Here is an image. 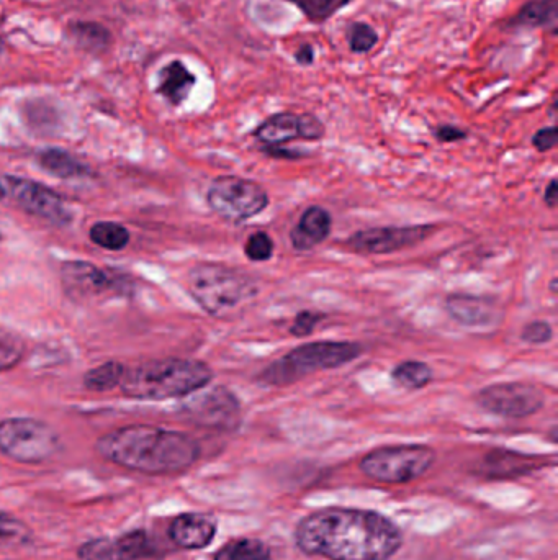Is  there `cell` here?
<instances>
[{
  "label": "cell",
  "mask_w": 558,
  "mask_h": 560,
  "mask_svg": "<svg viewBox=\"0 0 558 560\" xmlns=\"http://www.w3.org/2000/svg\"><path fill=\"white\" fill-rule=\"evenodd\" d=\"M400 529L375 511L328 508L306 516L295 542L308 556L329 560H387L400 549Z\"/></svg>",
  "instance_id": "1"
},
{
  "label": "cell",
  "mask_w": 558,
  "mask_h": 560,
  "mask_svg": "<svg viewBox=\"0 0 558 560\" xmlns=\"http://www.w3.org/2000/svg\"><path fill=\"white\" fill-rule=\"evenodd\" d=\"M95 448L105 461L149 475L184 472L200 456L197 441L187 434L149 425L110 431L97 441Z\"/></svg>",
  "instance_id": "2"
},
{
  "label": "cell",
  "mask_w": 558,
  "mask_h": 560,
  "mask_svg": "<svg viewBox=\"0 0 558 560\" xmlns=\"http://www.w3.org/2000/svg\"><path fill=\"white\" fill-rule=\"evenodd\" d=\"M212 380V367L207 362L167 357L125 369L120 389L128 398L161 402L189 397L208 387Z\"/></svg>",
  "instance_id": "3"
},
{
  "label": "cell",
  "mask_w": 558,
  "mask_h": 560,
  "mask_svg": "<svg viewBox=\"0 0 558 560\" xmlns=\"http://www.w3.org/2000/svg\"><path fill=\"white\" fill-rule=\"evenodd\" d=\"M187 289L200 307L215 318H230L259 294L248 272L218 262H200L187 274Z\"/></svg>",
  "instance_id": "4"
},
{
  "label": "cell",
  "mask_w": 558,
  "mask_h": 560,
  "mask_svg": "<svg viewBox=\"0 0 558 560\" xmlns=\"http://www.w3.org/2000/svg\"><path fill=\"white\" fill-rule=\"evenodd\" d=\"M362 353L364 348L351 341H313L279 357L261 372L257 380L272 387H287L306 375L346 366Z\"/></svg>",
  "instance_id": "5"
},
{
  "label": "cell",
  "mask_w": 558,
  "mask_h": 560,
  "mask_svg": "<svg viewBox=\"0 0 558 560\" xmlns=\"http://www.w3.org/2000/svg\"><path fill=\"white\" fill-rule=\"evenodd\" d=\"M436 461V452L423 444H401L375 449L360 461L369 479L383 484H408L426 474Z\"/></svg>",
  "instance_id": "6"
},
{
  "label": "cell",
  "mask_w": 558,
  "mask_h": 560,
  "mask_svg": "<svg viewBox=\"0 0 558 560\" xmlns=\"http://www.w3.org/2000/svg\"><path fill=\"white\" fill-rule=\"evenodd\" d=\"M61 449L58 433L35 418L0 421V452L22 464L50 461Z\"/></svg>",
  "instance_id": "7"
},
{
  "label": "cell",
  "mask_w": 558,
  "mask_h": 560,
  "mask_svg": "<svg viewBox=\"0 0 558 560\" xmlns=\"http://www.w3.org/2000/svg\"><path fill=\"white\" fill-rule=\"evenodd\" d=\"M208 207L226 222H248L269 205V194L259 182L239 176H220L210 184Z\"/></svg>",
  "instance_id": "8"
},
{
  "label": "cell",
  "mask_w": 558,
  "mask_h": 560,
  "mask_svg": "<svg viewBox=\"0 0 558 560\" xmlns=\"http://www.w3.org/2000/svg\"><path fill=\"white\" fill-rule=\"evenodd\" d=\"M59 274L64 294L72 302L92 303L125 292L126 280L120 272L100 269L92 262H63Z\"/></svg>",
  "instance_id": "9"
},
{
  "label": "cell",
  "mask_w": 558,
  "mask_h": 560,
  "mask_svg": "<svg viewBox=\"0 0 558 560\" xmlns=\"http://www.w3.org/2000/svg\"><path fill=\"white\" fill-rule=\"evenodd\" d=\"M477 403L491 415L521 420L536 415L544 407L545 395L539 387L527 382H503L480 390Z\"/></svg>",
  "instance_id": "10"
},
{
  "label": "cell",
  "mask_w": 558,
  "mask_h": 560,
  "mask_svg": "<svg viewBox=\"0 0 558 560\" xmlns=\"http://www.w3.org/2000/svg\"><path fill=\"white\" fill-rule=\"evenodd\" d=\"M207 389V387H205ZM189 402L182 407L187 420L203 428L233 431L241 423V403L238 397L223 385L213 389L198 390L189 395Z\"/></svg>",
  "instance_id": "11"
},
{
  "label": "cell",
  "mask_w": 558,
  "mask_h": 560,
  "mask_svg": "<svg viewBox=\"0 0 558 560\" xmlns=\"http://www.w3.org/2000/svg\"><path fill=\"white\" fill-rule=\"evenodd\" d=\"M4 189L5 195H10L18 207L33 217L41 218L59 228L71 225L69 208L50 187L23 177L7 176L4 179Z\"/></svg>",
  "instance_id": "12"
},
{
  "label": "cell",
  "mask_w": 558,
  "mask_h": 560,
  "mask_svg": "<svg viewBox=\"0 0 558 560\" xmlns=\"http://www.w3.org/2000/svg\"><path fill=\"white\" fill-rule=\"evenodd\" d=\"M432 225L410 226H378L369 230L356 231L346 240L347 248L352 253L364 254H392L401 249L413 248L423 243L434 233Z\"/></svg>",
  "instance_id": "13"
},
{
  "label": "cell",
  "mask_w": 558,
  "mask_h": 560,
  "mask_svg": "<svg viewBox=\"0 0 558 560\" xmlns=\"http://www.w3.org/2000/svg\"><path fill=\"white\" fill-rule=\"evenodd\" d=\"M266 146H282L293 140L318 141L324 136V125L310 113H275L254 131Z\"/></svg>",
  "instance_id": "14"
},
{
  "label": "cell",
  "mask_w": 558,
  "mask_h": 560,
  "mask_svg": "<svg viewBox=\"0 0 558 560\" xmlns=\"http://www.w3.org/2000/svg\"><path fill=\"white\" fill-rule=\"evenodd\" d=\"M156 552L146 531H131L117 539H94L79 547L81 560H141Z\"/></svg>",
  "instance_id": "15"
},
{
  "label": "cell",
  "mask_w": 558,
  "mask_h": 560,
  "mask_svg": "<svg viewBox=\"0 0 558 560\" xmlns=\"http://www.w3.org/2000/svg\"><path fill=\"white\" fill-rule=\"evenodd\" d=\"M450 318L468 330H490L503 318V307L490 295L450 294L446 299Z\"/></svg>",
  "instance_id": "16"
},
{
  "label": "cell",
  "mask_w": 558,
  "mask_h": 560,
  "mask_svg": "<svg viewBox=\"0 0 558 560\" xmlns=\"http://www.w3.org/2000/svg\"><path fill=\"white\" fill-rule=\"evenodd\" d=\"M333 230V217L326 208L311 205L290 231V241L298 253H306L328 240Z\"/></svg>",
  "instance_id": "17"
},
{
  "label": "cell",
  "mask_w": 558,
  "mask_h": 560,
  "mask_svg": "<svg viewBox=\"0 0 558 560\" xmlns=\"http://www.w3.org/2000/svg\"><path fill=\"white\" fill-rule=\"evenodd\" d=\"M216 523L213 518L198 513L177 516L169 528V536L182 549H203L215 538Z\"/></svg>",
  "instance_id": "18"
},
{
  "label": "cell",
  "mask_w": 558,
  "mask_h": 560,
  "mask_svg": "<svg viewBox=\"0 0 558 560\" xmlns=\"http://www.w3.org/2000/svg\"><path fill=\"white\" fill-rule=\"evenodd\" d=\"M195 86V76L180 61L167 64L159 73L158 92L172 105H180Z\"/></svg>",
  "instance_id": "19"
},
{
  "label": "cell",
  "mask_w": 558,
  "mask_h": 560,
  "mask_svg": "<svg viewBox=\"0 0 558 560\" xmlns=\"http://www.w3.org/2000/svg\"><path fill=\"white\" fill-rule=\"evenodd\" d=\"M38 163L46 172H50L59 179H76V177H84L89 174V168L84 166L79 159L66 151L54 150V148L40 153Z\"/></svg>",
  "instance_id": "20"
},
{
  "label": "cell",
  "mask_w": 558,
  "mask_h": 560,
  "mask_svg": "<svg viewBox=\"0 0 558 560\" xmlns=\"http://www.w3.org/2000/svg\"><path fill=\"white\" fill-rule=\"evenodd\" d=\"M392 379L396 385L406 390L426 389L434 379L431 366L423 361H403L392 371Z\"/></svg>",
  "instance_id": "21"
},
{
  "label": "cell",
  "mask_w": 558,
  "mask_h": 560,
  "mask_svg": "<svg viewBox=\"0 0 558 560\" xmlns=\"http://www.w3.org/2000/svg\"><path fill=\"white\" fill-rule=\"evenodd\" d=\"M125 369L126 367L120 362H104L84 375V387L90 392H108L117 389L120 387Z\"/></svg>",
  "instance_id": "22"
},
{
  "label": "cell",
  "mask_w": 558,
  "mask_h": 560,
  "mask_svg": "<svg viewBox=\"0 0 558 560\" xmlns=\"http://www.w3.org/2000/svg\"><path fill=\"white\" fill-rule=\"evenodd\" d=\"M215 560H272L269 547L259 539H236L216 552Z\"/></svg>",
  "instance_id": "23"
},
{
  "label": "cell",
  "mask_w": 558,
  "mask_h": 560,
  "mask_svg": "<svg viewBox=\"0 0 558 560\" xmlns=\"http://www.w3.org/2000/svg\"><path fill=\"white\" fill-rule=\"evenodd\" d=\"M90 241L108 251H122L130 244L131 235L126 226L115 222H99L89 231Z\"/></svg>",
  "instance_id": "24"
},
{
  "label": "cell",
  "mask_w": 558,
  "mask_h": 560,
  "mask_svg": "<svg viewBox=\"0 0 558 560\" xmlns=\"http://www.w3.org/2000/svg\"><path fill=\"white\" fill-rule=\"evenodd\" d=\"M557 23V0H532L526 7H522L513 25H527V27H547Z\"/></svg>",
  "instance_id": "25"
},
{
  "label": "cell",
  "mask_w": 558,
  "mask_h": 560,
  "mask_svg": "<svg viewBox=\"0 0 558 560\" xmlns=\"http://www.w3.org/2000/svg\"><path fill=\"white\" fill-rule=\"evenodd\" d=\"M534 459L531 456H522L514 452H491L486 459V466L490 475H508L509 472L518 474L521 470H531Z\"/></svg>",
  "instance_id": "26"
},
{
  "label": "cell",
  "mask_w": 558,
  "mask_h": 560,
  "mask_svg": "<svg viewBox=\"0 0 558 560\" xmlns=\"http://www.w3.org/2000/svg\"><path fill=\"white\" fill-rule=\"evenodd\" d=\"M72 35L84 50L92 53L104 51L110 43V33L99 23H77L76 27L72 28Z\"/></svg>",
  "instance_id": "27"
},
{
  "label": "cell",
  "mask_w": 558,
  "mask_h": 560,
  "mask_svg": "<svg viewBox=\"0 0 558 560\" xmlns=\"http://www.w3.org/2000/svg\"><path fill=\"white\" fill-rule=\"evenodd\" d=\"M302 10L306 19L321 23L331 19L342 7L351 4L352 0H287Z\"/></svg>",
  "instance_id": "28"
},
{
  "label": "cell",
  "mask_w": 558,
  "mask_h": 560,
  "mask_svg": "<svg viewBox=\"0 0 558 560\" xmlns=\"http://www.w3.org/2000/svg\"><path fill=\"white\" fill-rule=\"evenodd\" d=\"M25 356V344L10 331L0 330V372L10 371Z\"/></svg>",
  "instance_id": "29"
},
{
  "label": "cell",
  "mask_w": 558,
  "mask_h": 560,
  "mask_svg": "<svg viewBox=\"0 0 558 560\" xmlns=\"http://www.w3.org/2000/svg\"><path fill=\"white\" fill-rule=\"evenodd\" d=\"M274 240L266 231H254L244 243V254L252 262H266L274 256Z\"/></svg>",
  "instance_id": "30"
},
{
  "label": "cell",
  "mask_w": 558,
  "mask_h": 560,
  "mask_svg": "<svg viewBox=\"0 0 558 560\" xmlns=\"http://www.w3.org/2000/svg\"><path fill=\"white\" fill-rule=\"evenodd\" d=\"M377 33L367 23H354L349 30V46L354 53H367L377 43Z\"/></svg>",
  "instance_id": "31"
},
{
  "label": "cell",
  "mask_w": 558,
  "mask_h": 560,
  "mask_svg": "<svg viewBox=\"0 0 558 560\" xmlns=\"http://www.w3.org/2000/svg\"><path fill=\"white\" fill-rule=\"evenodd\" d=\"M521 339L524 343L539 346V344H549L554 339V328L549 321L536 320L529 321L521 331Z\"/></svg>",
  "instance_id": "32"
},
{
  "label": "cell",
  "mask_w": 558,
  "mask_h": 560,
  "mask_svg": "<svg viewBox=\"0 0 558 560\" xmlns=\"http://www.w3.org/2000/svg\"><path fill=\"white\" fill-rule=\"evenodd\" d=\"M321 320H323L321 313L303 310L293 320L292 326H290V333L293 336H297V338L313 335V331L316 330V326L320 325Z\"/></svg>",
  "instance_id": "33"
},
{
  "label": "cell",
  "mask_w": 558,
  "mask_h": 560,
  "mask_svg": "<svg viewBox=\"0 0 558 560\" xmlns=\"http://www.w3.org/2000/svg\"><path fill=\"white\" fill-rule=\"evenodd\" d=\"M557 140V127H545L534 135L532 145L536 146L537 151L544 153V151L554 150Z\"/></svg>",
  "instance_id": "34"
},
{
  "label": "cell",
  "mask_w": 558,
  "mask_h": 560,
  "mask_svg": "<svg viewBox=\"0 0 558 560\" xmlns=\"http://www.w3.org/2000/svg\"><path fill=\"white\" fill-rule=\"evenodd\" d=\"M436 138L441 143H455V141L465 140L467 133L454 125H441L436 130Z\"/></svg>",
  "instance_id": "35"
},
{
  "label": "cell",
  "mask_w": 558,
  "mask_h": 560,
  "mask_svg": "<svg viewBox=\"0 0 558 560\" xmlns=\"http://www.w3.org/2000/svg\"><path fill=\"white\" fill-rule=\"evenodd\" d=\"M264 153L277 159H298L305 156V154L298 153V151L287 150V148H282V146H266V148H264Z\"/></svg>",
  "instance_id": "36"
},
{
  "label": "cell",
  "mask_w": 558,
  "mask_h": 560,
  "mask_svg": "<svg viewBox=\"0 0 558 560\" xmlns=\"http://www.w3.org/2000/svg\"><path fill=\"white\" fill-rule=\"evenodd\" d=\"M545 205L549 208L557 207L558 202V184L557 179H550L549 186L545 187L544 194Z\"/></svg>",
  "instance_id": "37"
},
{
  "label": "cell",
  "mask_w": 558,
  "mask_h": 560,
  "mask_svg": "<svg viewBox=\"0 0 558 560\" xmlns=\"http://www.w3.org/2000/svg\"><path fill=\"white\" fill-rule=\"evenodd\" d=\"M15 534V521L9 516L0 513V541Z\"/></svg>",
  "instance_id": "38"
},
{
  "label": "cell",
  "mask_w": 558,
  "mask_h": 560,
  "mask_svg": "<svg viewBox=\"0 0 558 560\" xmlns=\"http://www.w3.org/2000/svg\"><path fill=\"white\" fill-rule=\"evenodd\" d=\"M295 59H297L298 63L303 64V66L313 63V59H315V51H313V46H300L297 53H295Z\"/></svg>",
  "instance_id": "39"
},
{
  "label": "cell",
  "mask_w": 558,
  "mask_h": 560,
  "mask_svg": "<svg viewBox=\"0 0 558 560\" xmlns=\"http://www.w3.org/2000/svg\"><path fill=\"white\" fill-rule=\"evenodd\" d=\"M5 197V189H4V182L0 181V199Z\"/></svg>",
  "instance_id": "40"
},
{
  "label": "cell",
  "mask_w": 558,
  "mask_h": 560,
  "mask_svg": "<svg viewBox=\"0 0 558 560\" xmlns=\"http://www.w3.org/2000/svg\"><path fill=\"white\" fill-rule=\"evenodd\" d=\"M0 50H2V41H0Z\"/></svg>",
  "instance_id": "41"
},
{
  "label": "cell",
  "mask_w": 558,
  "mask_h": 560,
  "mask_svg": "<svg viewBox=\"0 0 558 560\" xmlns=\"http://www.w3.org/2000/svg\"><path fill=\"white\" fill-rule=\"evenodd\" d=\"M0 238H2V233H0Z\"/></svg>",
  "instance_id": "42"
}]
</instances>
